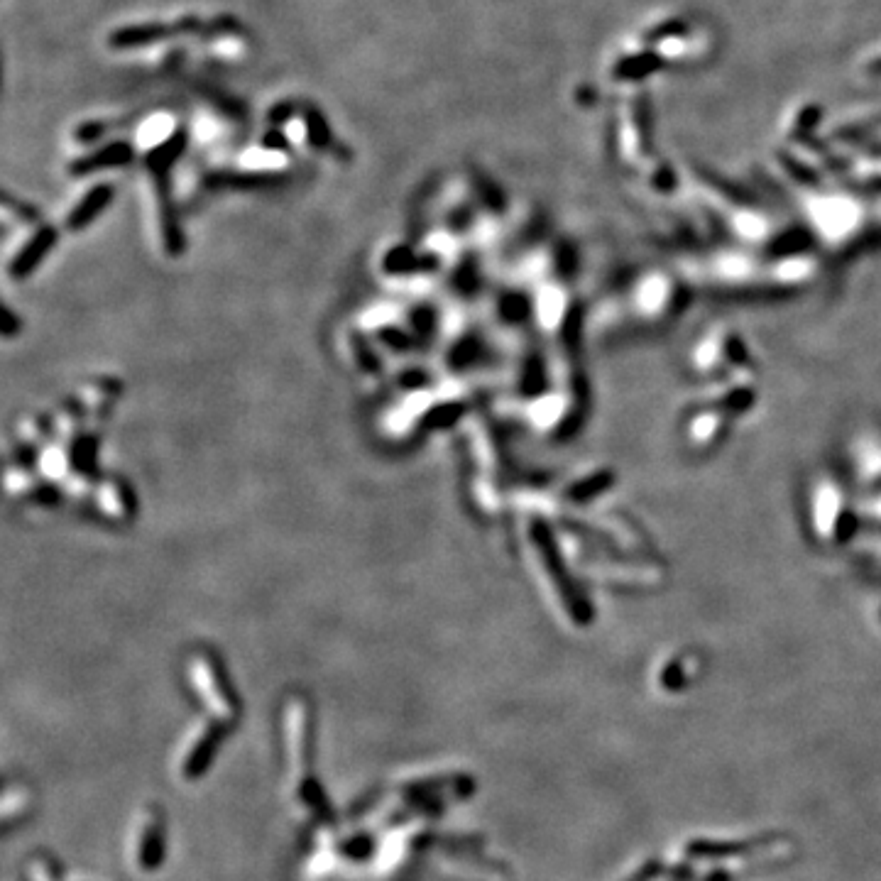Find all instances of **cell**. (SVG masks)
<instances>
[{"instance_id": "obj_1", "label": "cell", "mask_w": 881, "mask_h": 881, "mask_svg": "<svg viewBox=\"0 0 881 881\" xmlns=\"http://www.w3.org/2000/svg\"><path fill=\"white\" fill-rule=\"evenodd\" d=\"M191 673H194V681L201 683V693L211 700L213 708L221 710L226 718L238 715V696L228 686V678L218 659H213L211 654H199L191 661Z\"/></svg>"}, {"instance_id": "obj_2", "label": "cell", "mask_w": 881, "mask_h": 881, "mask_svg": "<svg viewBox=\"0 0 881 881\" xmlns=\"http://www.w3.org/2000/svg\"><path fill=\"white\" fill-rule=\"evenodd\" d=\"M287 720H289V735H292V754L294 764H297L302 781L309 779L311 769V757H314V715H311V705L304 696H294L292 703L287 708Z\"/></svg>"}, {"instance_id": "obj_3", "label": "cell", "mask_w": 881, "mask_h": 881, "mask_svg": "<svg viewBox=\"0 0 881 881\" xmlns=\"http://www.w3.org/2000/svg\"><path fill=\"white\" fill-rule=\"evenodd\" d=\"M201 30V23L194 18H186L182 23L167 27V25H130L120 27L111 35V47L118 49H130V47H145L152 42H160L169 35H179V32H196Z\"/></svg>"}, {"instance_id": "obj_4", "label": "cell", "mask_w": 881, "mask_h": 881, "mask_svg": "<svg viewBox=\"0 0 881 881\" xmlns=\"http://www.w3.org/2000/svg\"><path fill=\"white\" fill-rule=\"evenodd\" d=\"M223 737H226V725H223V722H216V725H211L209 730L196 740L191 752L186 754L184 759L186 779H201V776L209 771L213 757H216L218 747H221Z\"/></svg>"}, {"instance_id": "obj_5", "label": "cell", "mask_w": 881, "mask_h": 881, "mask_svg": "<svg viewBox=\"0 0 881 881\" xmlns=\"http://www.w3.org/2000/svg\"><path fill=\"white\" fill-rule=\"evenodd\" d=\"M140 867L145 872H155V869L162 867V859H164V823L160 818V813H152L150 820H147L145 830L140 835Z\"/></svg>"}, {"instance_id": "obj_6", "label": "cell", "mask_w": 881, "mask_h": 881, "mask_svg": "<svg viewBox=\"0 0 881 881\" xmlns=\"http://www.w3.org/2000/svg\"><path fill=\"white\" fill-rule=\"evenodd\" d=\"M133 160V145L130 142H113V145L103 147V150L93 152L89 157H81L71 164V172L74 174H89L103 167H120V164H128Z\"/></svg>"}, {"instance_id": "obj_7", "label": "cell", "mask_w": 881, "mask_h": 881, "mask_svg": "<svg viewBox=\"0 0 881 881\" xmlns=\"http://www.w3.org/2000/svg\"><path fill=\"white\" fill-rule=\"evenodd\" d=\"M111 196H113L111 186H106V184L93 186L89 194H86L84 199H81V204H76V209L71 211L69 226L71 228H84L86 223L93 221V218H96L98 213L106 209L108 201H111Z\"/></svg>"}, {"instance_id": "obj_8", "label": "cell", "mask_w": 881, "mask_h": 881, "mask_svg": "<svg viewBox=\"0 0 881 881\" xmlns=\"http://www.w3.org/2000/svg\"><path fill=\"white\" fill-rule=\"evenodd\" d=\"M98 497H101L103 512L111 514V517L123 519L128 514V500H125L123 487L118 483H103L101 490H98Z\"/></svg>"}, {"instance_id": "obj_9", "label": "cell", "mask_w": 881, "mask_h": 881, "mask_svg": "<svg viewBox=\"0 0 881 881\" xmlns=\"http://www.w3.org/2000/svg\"><path fill=\"white\" fill-rule=\"evenodd\" d=\"M40 465H42V473H45V478L59 480L67 475L69 458H67V453H64L62 446H49V448H45V451H42Z\"/></svg>"}, {"instance_id": "obj_10", "label": "cell", "mask_w": 881, "mask_h": 881, "mask_svg": "<svg viewBox=\"0 0 881 881\" xmlns=\"http://www.w3.org/2000/svg\"><path fill=\"white\" fill-rule=\"evenodd\" d=\"M656 67H659V57H654V54H642V57L625 59V62L615 69V74L620 76V79H639V76L649 74V71H654Z\"/></svg>"}, {"instance_id": "obj_11", "label": "cell", "mask_w": 881, "mask_h": 881, "mask_svg": "<svg viewBox=\"0 0 881 881\" xmlns=\"http://www.w3.org/2000/svg\"><path fill=\"white\" fill-rule=\"evenodd\" d=\"M304 123H306V138H309L311 145L326 147L328 140H331V130H328L324 116H321L316 108H309Z\"/></svg>"}, {"instance_id": "obj_12", "label": "cell", "mask_w": 881, "mask_h": 881, "mask_svg": "<svg viewBox=\"0 0 881 881\" xmlns=\"http://www.w3.org/2000/svg\"><path fill=\"white\" fill-rule=\"evenodd\" d=\"M869 71H872V74H881V59L879 62H874L872 67H869Z\"/></svg>"}]
</instances>
